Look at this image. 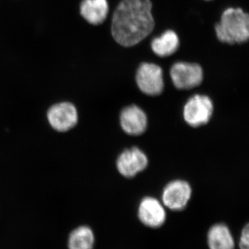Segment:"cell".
<instances>
[{
  "label": "cell",
  "instance_id": "obj_1",
  "mask_svg": "<svg viewBox=\"0 0 249 249\" xmlns=\"http://www.w3.org/2000/svg\"><path fill=\"white\" fill-rule=\"evenodd\" d=\"M150 0H122L113 14L111 35L118 44L133 47L154 30L155 22Z\"/></svg>",
  "mask_w": 249,
  "mask_h": 249
},
{
  "label": "cell",
  "instance_id": "obj_2",
  "mask_svg": "<svg viewBox=\"0 0 249 249\" xmlns=\"http://www.w3.org/2000/svg\"><path fill=\"white\" fill-rule=\"evenodd\" d=\"M218 40L229 45L242 44L249 40V14L240 8H228L216 24Z\"/></svg>",
  "mask_w": 249,
  "mask_h": 249
},
{
  "label": "cell",
  "instance_id": "obj_3",
  "mask_svg": "<svg viewBox=\"0 0 249 249\" xmlns=\"http://www.w3.org/2000/svg\"><path fill=\"white\" fill-rule=\"evenodd\" d=\"M46 118L51 128L58 133H66L78 122V109L70 101H60L49 106Z\"/></svg>",
  "mask_w": 249,
  "mask_h": 249
},
{
  "label": "cell",
  "instance_id": "obj_4",
  "mask_svg": "<svg viewBox=\"0 0 249 249\" xmlns=\"http://www.w3.org/2000/svg\"><path fill=\"white\" fill-rule=\"evenodd\" d=\"M213 103L206 95L196 94L187 101L183 107V118L193 127L207 124L213 112Z\"/></svg>",
  "mask_w": 249,
  "mask_h": 249
},
{
  "label": "cell",
  "instance_id": "obj_5",
  "mask_svg": "<svg viewBox=\"0 0 249 249\" xmlns=\"http://www.w3.org/2000/svg\"><path fill=\"white\" fill-rule=\"evenodd\" d=\"M174 85L180 89H189L199 86L204 79V71L196 63L178 62L170 69Z\"/></svg>",
  "mask_w": 249,
  "mask_h": 249
},
{
  "label": "cell",
  "instance_id": "obj_6",
  "mask_svg": "<svg viewBox=\"0 0 249 249\" xmlns=\"http://www.w3.org/2000/svg\"><path fill=\"white\" fill-rule=\"evenodd\" d=\"M136 82L141 91L145 94H160L164 88L163 70L155 63L143 62L137 70Z\"/></svg>",
  "mask_w": 249,
  "mask_h": 249
},
{
  "label": "cell",
  "instance_id": "obj_7",
  "mask_svg": "<svg viewBox=\"0 0 249 249\" xmlns=\"http://www.w3.org/2000/svg\"><path fill=\"white\" fill-rule=\"evenodd\" d=\"M192 194L189 183L183 180H174L166 185L162 194L163 204L173 211H181L188 204Z\"/></svg>",
  "mask_w": 249,
  "mask_h": 249
},
{
  "label": "cell",
  "instance_id": "obj_8",
  "mask_svg": "<svg viewBox=\"0 0 249 249\" xmlns=\"http://www.w3.org/2000/svg\"><path fill=\"white\" fill-rule=\"evenodd\" d=\"M148 159L139 147L126 149L118 157L116 165L119 173L125 178H132L146 168Z\"/></svg>",
  "mask_w": 249,
  "mask_h": 249
},
{
  "label": "cell",
  "instance_id": "obj_9",
  "mask_svg": "<svg viewBox=\"0 0 249 249\" xmlns=\"http://www.w3.org/2000/svg\"><path fill=\"white\" fill-rule=\"evenodd\" d=\"M138 215L141 222L150 228L161 227L166 219V213L158 199L146 196L141 201Z\"/></svg>",
  "mask_w": 249,
  "mask_h": 249
},
{
  "label": "cell",
  "instance_id": "obj_10",
  "mask_svg": "<svg viewBox=\"0 0 249 249\" xmlns=\"http://www.w3.org/2000/svg\"><path fill=\"white\" fill-rule=\"evenodd\" d=\"M120 124L121 127L126 133L139 135L146 129V114L139 106L131 105L121 111Z\"/></svg>",
  "mask_w": 249,
  "mask_h": 249
},
{
  "label": "cell",
  "instance_id": "obj_11",
  "mask_svg": "<svg viewBox=\"0 0 249 249\" xmlns=\"http://www.w3.org/2000/svg\"><path fill=\"white\" fill-rule=\"evenodd\" d=\"M80 13L89 24L99 25L105 22L109 14L107 0H83Z\"/></svg>",
  "mask_w": 249,
  "mask_h": 249
},
{
  "label": "cell",
  "instance_id": "obj_12",
  "mask_svg": "<svg viewBox=\"0 0 249 249\" xmlns=\"http://www.w3.org/2000/svg\"><path fill=\"white\" fill-rule=\"evenodd\" d=\"M210 249H235V241L230 229L224 224H214L208 232Z\"/></svg>",
  "mask_w": 249,
  "mask_h": 249
},
{
  "label": "cell",
  "instance_id": "obj_13",
  "mask_svg": "<svg viewBox=\"0 0 249 249\" xmlns=\"http://www.w3.org/2000/svg\"><path fill=\"white\" fill-rule=\"evenodd\" d=\"M179 40L178 34L172 30L165 31L151 42L152 52L160 57H168L178 51Z\"/></svg>",
  "mask_w": 249,
  "mask_h": 249
},
{
  "label": "cell",
  "instance_id": "obj_14",
  "mask_svg": "<svg viewBox=\"0 0 249 249\" xmlns=\"http://www.w3.org/2000/svg\"><path fill=\"white\" fill-rule=\"evenodd\" d=\"M95 238L89 227L81 226L72 231L68 240L69 249H93Z\"/></svg>",
  "mask_w": 249,
  "mask_h": 249
},
{
  "label": "cell",
  "instance_id": "obj_15",
  "mask_svg": "<svg viewBox=\"0 0 249 249\" xmlns=\"http://www.w3.org/2000/svg\"><path fill=\"white\" fill-rule=\"evenodd\" d=\"M239 246L240 249H249V223L242 229Z\"/></svg>",
  "mask_w": 249,
  "mask_h": 249
}]
</instances>
